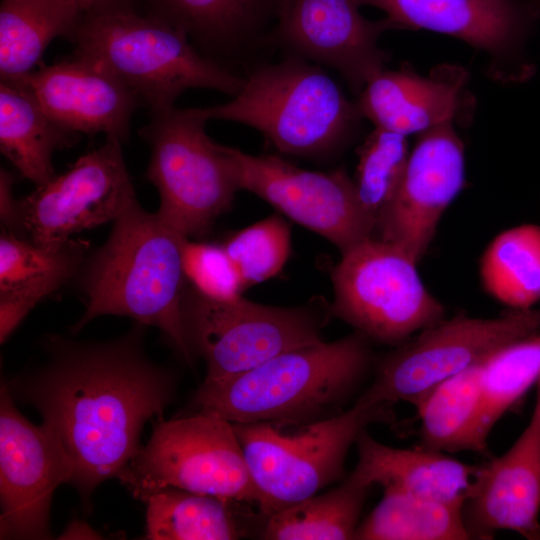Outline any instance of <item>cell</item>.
I'll list each match as a JSON object with an SVG mask.
<instances>
[{
    "label": "cell",
    "mask_w": 540,
    "mask_h": 540,
    "mask_svg": "<svg viewBox=\"0 0 540 540\" xmlns=\"http://www.w3.org/2000/svg\"><path fill=\"white\" fill-rule=\"evenodd\" d=\"M88 247L71 239L59 249H46L2 227L0 292L36 286L56 291L81 269Z\"/></svg>",
    "instance_id": "obj_32"
},
{
    "label": "cell",
    "mask_w": 540,
    "mask_h": 540,
    "mask_svg": "<svg viewBox=\"0 0 540 540\" xmlns=\"http://www.w3.org/2000/svg\"><path fill=\"white\" fill-rule=\"evenodd\" d=\"M69 40L75 54L91 58L115 74L158 113L175 107L187 89H213L232 97L244 79L193 46L187 34L132 5L83 13Z\"/></svg>",
    "instance_id": "obj_4"
},
{
    "label": "cell",
    "mask_w": 540,
    "mask_h": 540,
    "mask_svg": "<svg viewBox=\"0 0 540 540\" xmlns=\"http://www.w3.org/2000/svg\"><path fill=\"white\" fill-rule=\"evenodd\" d=\"M386 13L396 29H425L452 36L485 52L488 75L510 83L534 66L525 46L540 22V0H357Z\"/></svg>",
    "instance_id": "obj_15"
},
{
    "label": "cell",
    "mask_w": 540,
    "mask_h": 540,
    "mask_svg": "<svg viewBox=\"0 0 540 540\" xmlns=\"http://www.w3.org/2000/svg\"><path fill=\"white\" fill-rule=\"evenodd\" d=\"M74 471V462L57 435L44 424L27 420L2 385L1 539H50L54 491L63 483H71Z\"/></svg>",
    "instance_id": "obj_14"
},
{
    "label": "cell",
    "mask_w": 540,
    "mask_h": 540,
    "mask_svg": "<svg viewBox=\"0 0 540 540\" xmlns=\"http://www.w3.org/2000/svg\"><path fill=\"white\" fill-rule=\"evenodd\" d=\"M24 83L58 124L86 135L103 133L128 139L137 96L109 69L84 56L53 65L41 64L16 79Z\"/></svg>",
    "instance_id": "obj_19"
},
{
    "label": "cell",
    "mask_w": 540,
    "mask_h": 540,
    "mask_svg": "<svg viewBox=\"0 0 540 540\" xmlns=\"http://www.w3.org/2000/svg\"><path fill=\"white\" fill-rule=\"evenodd\" d=\"M538 330L540 308L511 309L492 318H443L377 358L373 381L354 403L415 406L444 380Z\"/></svg>",
    "instance_id": "obj_9"
},
{
    "label": "cell",
    "mask_w": 540,
    "mask_h": 540,
    "mask_svg": "<svg viewBox=\"0 0 540 540\" xmlns=\"http://www.w3.org/2000/svg\"><path fill=\"white\" fill-rule=\"evenodd\" d=\"M463 503H447L383 489V496L359 523V540H466Z\"/></svg>",
    "instance_id": "obj_29"
},
{
    "label": "cell",
    "mask_w": 540,
    "mask_h": 540,
    "mask_svg": "<svg viewBox=\"0 0 540 540\" xmlns=\"http://www.w3.org/2000/svg\"><path fill=\"white\" fill-rule=\"evenodd\" d=\"M202 108L152 113L139 135L151 150L147 179L157 188L156 212L187 238L205 236L240 190L227 147L205 131Z\"/></svg>",
    "instance_id": "obj_8"
},
{
    "label": "cell",
    "mask_w": 540,
    "mask_h": 540,
    "mask_svg": "<svg viewBox=\"0 0 540 540\" xmlns=\"http://www.w3.org/2000/svg\"><path fill=\"white\" fill-rule=\"evenodd\" d=\"M183 322L188 344L207 366L205 379L251 370L297 347L322 341L330 317L317 305L279 307L249 301L208 298L187 287Z\"/></svg>",
    "instance_id": "obj_11"
},
{
    "label": "cell",
    "mask_w": 540,
    "mask_h": 540,
    "mask_svg": "<svg viewBox=\"0 0 540 540\" xmlns=\"http://www.w3.org/2000/svg\"><path fill=\"white\" fill-rule=\"evenodd\" d=\"M359 7L357 0H276L272 38L292 56L335 69L358 95L385 70L389 56L378 40L396 29L387 17L366 19Z\"/></svg>",
    "instance_id": "obj_16"
},
{
    "label": "cell",
    "mask_w": 540,
    "mask_h": 540,
    "mask_svg": "<svg viewBox=\"0 0 540 540\" xmlns=\"http://www.w3.org/2000/svg\"><path fill=\"white\" fill-rule=\"evenodd\" d=\"M468 75L454 65H441L429 76L410 68L383 70L355 101L362 118L375 127L404 136L453 122L465 103Z\"/></svg>",
    "instance_id": "obj_20"
},
{
    "label": "cell",
    "mask_w": 540,
    "mask_h": 540,
    "mask_svg": "<svg viewBox=\"0 0 540 540\" xmlns=\"http://www.w3.org/2000/svg\"><path fill=\"white\" fill-rule=\"evenodd\" d=\"M371 485L354 469L324 492L265 516L260 538L267 540L354 539Z\"/></svg>",
    "instance_id": "obj_25"
},
{
    "label": "cell",
    "mask_w": 540,
    "mask_h": 540,
    "mask_svg": "<svg viewBox=\"0 0 540 540\" xmlns=\"http://www.w3.org/2000/svg\"><path fill=\"white\" fill-rule=\"evenodd\" d=\"M223 246L246 290L282 270L290 254V227L282 216L274 214L236 232Z\"/></svg>",
    "instance_id": "obj_33"
},
{
    "label": "cell",
    "mask_w": 540,
    "mask_h": 540,
    "mask_svg": "<svg viewBox=\"0 0 540 540\" xmlns=\"http://www.w3.org/2000/svg\"><path fill=\"white\" fill-rule=\"evenodd\" d=\"M14 176L9 171L0 172V216L2 227L14 232L17 225L18 200L13 196Z\"/></svg>",
    "instance_id": "obj_35"
},
{
    "label": "cell",
    "mask_w": 540,
    "mask_h": 540,
    "mask_svg": "<svg viewBox=\"0 0 540 540\" xmlns=\"http://www.w3.org/2000/svg\"><path fill=\"white\" fill-rule=\"evenodd\" d=\"M85 12L101 10L116 6L132 5L134 0H71Z\"/></svg>",
    "instance_id": "obj_37"
},
{
    "label": "cell",
    "mask_w": 540,
    "mask_h": 540,
    "mask_svg": "<svg viewBox=\"0 0 540 540\" xmlns=\"http://www.w3.org/2000/svg\"><path fill=\"white\" fill-rule=\"evenodd\" d=\"M144 502L145 539L232 540L244 536V503L172 487Z\"/></svg>",
    "instance_id": "obj_27"
},
{
    "label": "cell",
    "mask_w": 540,
    "mask_h": 540,
    "mask_svg": "<svg viewBox=\"0 0 540 540\" xmlns=\"http://www.w3.org/2000/svg\"><path fill=\"white\" fill-rule=\"evenodd\" d=\"M145 328L136 322L108 341L46 336L44 360L4 384L64 445L75 467L70 484L85 506L101 483L121 475L142 447L145 423L174 399L176 375L148 357Z\"/></svg>",
    "instance_id": "obj_1"
},
{
    "label": "cell",
    "mask_w": 540,
    "mask_h": 540,
    "mask_svg": "<svg viewBox=\"0 0 540 540\" xmlns=\"http://www.w3.org/2000/svg\"><path fill=\"white\" fill-rule=\"evenodd\" d=\"M60 539H101L96 530L81 520L71 522L59 537Z\"/></svg>",
    "instance_id": "obj_36"
},
{
    "label": "cell",
    "mask_w": 540,
    "mask_h": 540,
    "mask_svg": "<svg viewBox=\"0 0 540 540\" xmlns=\"http://www.w3.org/2000/svg\"><path fill=\"white\" fill-rule=\"evenodd\" d=\"M481 364L444 380L414 406L420 446L448 454L488 453L479 435Z\"/></svg>",
    "instance_id": "obj_26"
},
{
    "label": "cell",
    "mask_w": 540,
    "mask_h": 540,
    "mask_svg": "<svg viewBox=\"0 0 540 540\" xmlns=\"http://www.w3.org/2000/svg\"><path fill=\"white\" fill-rule=\"evenodd\" d=\"M465 184L464 145L453 122L419 134L398 190L373 238L393 243L418 264L438 225Z\"/></svg>",
    "instance_id": "obj_17"
},
{
    "label": "cell",
    "mask_w": 540,
    "mask_h": 540,
    "mask_svg": "<svg viewBox=\"0 0 540 540\" xmlns=\"http://www.w3.org/2000/svg\"><path fill=\"white\" fill-rule=\"evenodd\" d=\"M401 247L366 239L341 254L331 270L330 315L372 342L396 347L445 318V307Z\"/></svg>",
    "instance_id": "obj_10"
},
{
    "label": "cell",
    "mask_w": 540,
    "mask_h": 540,
    "mask_svg": "<svg viewBox=\"0 0 540 540\" xmlns=\"http://www.w3.org/2000/svg\"><path fill=\"white\" fill-rule=\"evenodd\" d=\"M483 289L511 309L540 300V226L523 224L498 234L479 263Z\"/></svg>",
    "instance_id": "obj_28"
},
{
    "label": "cell",
    "mask_w": 540,
    "mask_h": 540,
    "mask_svg": "<svg viewBox=\"0 0 540 540\" xmlns=\"http://www.w3.org/2000/svg\"><path fill=\"white\" fill-rule=\"evenodd\" d=\"M406 137L375 127L358 148L352 180L360 209L373 235L402 181L411 151Z\"/></svg>",
    "instance_id": "obj_31"
},
{
    "label": "cell",
    "mask_w": 540,
    "mask_h": 540,
    "mask_svg": "<svg viewBox=\"0 0 540 540\" xmlns=\"http://www.w3.org/2000/svg\"><path fill=\"white\" fill-rule=\"evenodd\" d=\"M79 139L47 114L24 83L1 79L0 150L23 178L36 187L49 182L56 175L54 152Z\"/></svg>",
    "instance_id": "obj_22"
},
{
    "label": "cell",
    "mask_w": 540,
    "mask_h": 540,
    "mask_svg": "<svg viewBox=\"0 0 540 540\" xmlns=\"http://www.w3.org/2000/svg\"><path fill=\"white\" fill-rule=\"evenodd\" d=\"M143 502L165 488H177L256 505L264 500L250 475L234 424L212 413L158 418L142 446L118 477Z\"/></svg>",
    "instance_id": "obj_7"
},
{
    "label": "cell",
    "mask_w": 540,
    "mask_h": 540,
    "mask_svg": "<svg viewBox=\"0 0 540 540\" xmlns=\"http://www.w3.org/2000/svg\"><path fill=\"white\" fill-rule=\"evenodd\" d=\"M148 13L184 31L201 49L233 53L274 17L276 0H145Z\"/></svg>",
    "instance_id": "obj_23"
},
{
    "label": "cell",
    "mask_w": 540,
    "mask_h": 540,
    "mask_svg": "<svg viewBox=\"0 0 540 540\" xmlns=\"http://www.w3.org/2000/svg\"><path fill=\"white\" fill-rule=\"evenodd\" d=\"M372 341L358 331L285 351L246 372L205 379L192 403L232 423L313 421L343 412L372 372Z\"/></svg>",
    "instance_id": "obj_3"
},
{
    "label": "cell",
    "mask_w": 540,
    "mask_h": 540,
    "mask_svg": "<svg viewBox=\"0 0 540 540\" xmlns=\"http://www.w3.org/2000/svg\"><path fill=\"white\" fill-rule=\"evenodd\" d=\"M227 147L240 190L249 191L283 215L319 234L342 253L372 238L352 178L344 168H300L276 154L252 155Z\"/></svg>",
    "instance_id": "obj_13"
},
{
    "label": "cell",
    "mask_w": 540,
    "mask_h": 540,
    "mask_svg": "<svg viewBox=\"0 0 540 540\" xmlns=\"http://www.w3.org/2000/svg\"><path fill=\"white\" fill-rule=\"evenodd\" d=\"M355 445L358 461L354 470L371 486L441 502L463 503L477 467L422 446L403 449L385 445L367 429Z\"/></svg>",
    "instance_id": "obj_21"
},
{
    "label": "cell",
    "mask_w": 540,
    "mask_h": 540,
    "mask_svg": "<svg viewBox=\"0 0 540 540\" xmlns=\"http://www.w3.org/2000/svg\"><path fill=\"white\" fill-rule=\"evenodd\" d=\"M121 143L107 137L68 170L18 200L14 233L37 246L59 249L73 235L117 219L137 200Z\"/></svg>",
    "instance_id": "obj_12"
},
{
    "label": "cell",
    "mask_w": 540,
    "mask_h": 540,
    "mask_svg": "<svg viewBox=\"0 0 540 540\" xmlns=\"http://www.w3.org/2000/svg\"><path fill=\"white\" fill-rule=\"evenodd\" d=\"M540 378V330L502 348L481 364L479 435L488 437L499 419Z\"/></svg>",
    "instance_id": "obj_30"
},
{
    "label": "cell",
    "mask_w": 540,
    "mask_h": 540,
    "mask_svg": "<svg viewBox=\"0 0 540 540\" xmlns=\"http://www.w3.org/2000/svg\"><path fill=\"white\" fill-rule=\"evenodd\" d=\"M202 111L258 130L281 153L315 159L345 148L362 119L324 69L295 56L254 68L232 100Z\"/></svg>",
    "instance_id": "obj_5"
},
{
    "label": "cell",
    "mask_w": 540,
    "mask_h": 540,
    "mask_svg": "<svg viewBox=\"0 0 540 540\" xmlns=\"http://www.w3.org/2000/svg\"><path fill=\"white\" fill-rule=\"evenodd\" d=\"M540 412L502 455L477 465L462 504L470 539L489 540L501 530L540 540Z\"/></svg>",
    "instance_id": "obj_18"
},
{
    "label": "cell",
    "mask_w": 540,
    "mask_h": 540,
    "mask_svg": "<svg viewBox=\"0 0 540 540\" xmlns=\"http://www.w3.org/2000/svg\"><path fill=\"white\" fill-rule=\"evenodd\" d=\"M537 397H536V404H535V407L539 410L540 412V378L538 379L537 381Z\"/></svg>",
    "instance_id": "obj_38"
},
{
    "label": "cell",
    "mask_w": 540,
    "mask_h": 540,
    "mask_svg": "<svg viewBox=\"0 0 540 540\" xmlns=\"http://www.w3.org/2000/svg\"><path fill=\"white\" fill-rule=\"evenodd\" d=\"M183 268L190 286L215 300H233L242 296L239 273L223 245L186 239Z\"/></svg>",
    "instance_id": "obj_34"
},
{
    "label": "cell",
    "mask_w": 540,
    "mask_h": 540,
    "mask_svg": "<svg viewBox=\"0 0 540 540\" xmlns=\"http://www.w3.org/2000/svg\"><path fill=\"white\" fill-rule=\"evenodd\" d=\"M392 405L353 406L313 421L233 423L263 516L317 494L345 478V460L359 434L372 424H393Z\"/></svg>",
    "instance_id": "obj_6"
},
{
    "label": "cell",
    "mask_w": 540,
    "mask_h": 540,
    "mask_svg": "<svg viewBox=\"0 0 540 540\" xmlns=\"http://www.w3.org/2000/svg\"><path fill=\"white\" fill-rule=\"evenodd\" d=\"M188 239L135 200L117 219L106 242L84 261L79 285L86 299L77 333L102 315H120L161 330L193 365L183 322L187 279L183 246Z\"/></svg>",
    "instance_id": "obj_2"
},
{
    "label": "cell",
    "mask_w": 540,
    "mask_h": 540,
    "mask_svg": "<svg viewBox=\"0 0 540 540\" xmlns=\"http://www.w3.org/2000/svg\"><path fill=\"white\" fill-rule=\"evenodd\" d=\"M83 13L71 0H1V79L38 68L50 42L59 36L69 39Z\"/></svg>",
    "instance_id": "obj_24"
}]
</instances>
